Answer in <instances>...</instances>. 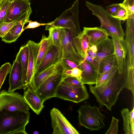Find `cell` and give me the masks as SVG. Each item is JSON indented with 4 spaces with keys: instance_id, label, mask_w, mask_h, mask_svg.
Instances as JSON below:
<instances>
[{
    "instance_id": "6da1fadb",
    "label": "cell",
    "mask_w": 134,
    "mask_h": 134,
    "mask_svg": "<svg viewBox=\"0 0 134 134\" xmlns=\"http://www.w3.org/2000/svg\"><path fill=\"white\" fill-rule=\"evenodd\" d=\"M89 90L98 102L100 108L104 106L111 111L120 92L126 87L125 72L121 75L118 72L105 82L97 86L89 85Z\"/></svg>"
},
{
    "instance_id": "7a4b0ae2",
    "label": "cell",
    "mask_w": 134,
    "mask_h": 134,
    "mask_svg": "<svg viewBox=\"0 0 134 134\" xmlns=\"http://www.w3.org/2000/svg\"><path fill=\"white\" fill-rule=\"evenodd\" d=\"M30 113L20 110H3L0 112V134H27L25 128Z\"/></svg>"
},
{
    "instance_id": "3957f363",
    "label": "cell",
    "mask_w": 134,
    "mask_h": 134,
    "mask_svg": "<svg viewBox=\"0 0 134 134\" xmlns=\"http://www.w3.org/2000/svg\"><path fill=\"white\" fill-rule=\"evenodd\" d=\"M85 5L93 15L99 20L101 24L100 27L104 29L111 37L120 39L124 38L125 33L121 24V20L112 16L99 5L93 4L86 1Z\"/></svg>"
},
{
    "instance_id": "277c9868",
    "label": "cell",
    "mask_w": 134,
    "mask_h": 134,
    "mask_svg": "<svg viewBox=\"0 0 134 134\" xmlns=\"http://www.w3.org/2000/svg\"><path fill=\"white\" fill-rule=\"evenodd\" d=\"M125 40L127 52L126 55V88L134 96V14L130 15L127 20Z\"/></svg>"
},
{
    "instance_id": "5b68a950",
    "label": "cell",
    "mask_w": 134,
    "mask_h": 134,
    "mask_svg": "<svg viewBox=\"0 0 134 134\" xmlns=\"http://www.w3.org/2000/svg\"><path fill=\"white\" fill-rule=\"evenodd\" d=\"M77 112L79 124L91 131L98 130L105 126L103 120L105 116L96 105L92 106L85 101L80 107Z\"/></svg>"
},
{
    "instance_id": "8992f818",
    "label": "cell",
    "mask_w": 134,
    "mask_h": 134,
    "mask_svg": "<svg viewBox=\"0 0 134 134\" xmlns=\"http://www.w3.org/2000/svg\"><path fill=\"white\" fill-rule=\"evenodd\" d=\"M79 0H76L70 8L46 25L62 27L76 35L80 33L82 31L79 19Z\"/></svg>"
},
{
    "instance_id": "52a82bcc",
    "label": "cell",
    "mask_w": 134,
    "mask_h": 134,
    "mask_svg": "<svg viewBox=\"0 0 134 134\" xmlns=\"http://www.w3.org/2000/svg\"><path fill=\"white\" fill-rule=\"evenodd\" d=\"M54 97L78 103L88 99L89 95L86 87H75L62 80L58 86Z\"/></svg>"
},
{
    "instance_id": "ba28073f",
    "label": "cell",
    "mask_w": 134,
    "mask_h": 134,
    "mask_svg": "<svg viewBox=\"0 0 134 134\" xmlns=\"http://www.w3.org/2000/svg\"><path fill=\"white\" fill-rule=\"evenodd\" d=\"M32 13L29 0H11L4 22L28 23Z\"/></svg>"
},
{
    "instance_id": "9c48e42d",
    "label": "cell",
    "mask_w": 134,
    "mask_h": 134,
    "mask_svg": "<svg viewBox=\"0 0 134 134\" xmlns=\"http://www.w3.org/2000/svg\"><path fill=\"white\" fill-rule=\"evenodd\" d=\"M58 69L46 80L35 91L43 102L54 97L57 87L62 80L64 68L60 62Z\"/></svg>"
},
{
    "instance_id": "30bf717a",
    "label": "cell",
    "mask_w": 134,
    "mask_h": 134,
    "mask_svg": "<svg viewBox=\"0 0 134 134\" xmlns=\"http://www.w3.org/2000/svg\"><path fill=\"white\" fill-rule=\"evenodd\" d=\"M3 110L28 111L29 107L19 93L3 90L0 94V112Z\"/></svg>"
},
{
    "instance_id": "8fae6325",
    "label": "cell",
    "mask_w": 134,
    "mask_h": 134,
    "mask_svg": "<svg viewBox=\"0 0 134 134\" xmlns=\"http://www.w3.org/2000/svg\"><path fill=\"white\" fill-rule=\"evenodd\" d=\"M51 126L54 134H79L76 130L57 109L54 108L50 111Z\"/></svg>"
},
{
    "instance_id": "7c38bea8",
    "label": "cell",
    "mask_w": 134,
    "mask_h": 134,
    "mask_svg": "<svg viewBox=\"0 0 134 134\" xmlns=\"http://www.w3.org/2000/svg\"><path fill=\"white\" fill-rule=\"evenodd\" d=\"M76 35L71 31L63 28L61 44L63 53V58L71 60L78 64L84 59L77 52L74 45L72 38Z\"/></svg>"
},
{
    "instance_id": "4fadbf2b",
    "label": "cell",
    "mask_w": 134,
    "mask_h": 134,
    "mask_svg": "<svg viewBox=\"0 0 134 134\" xmlns=\"http://www.w3.org/2000/svg\"><path fill=\"white\" fill-rule=\"evenodd\" d=\"M29 50L28 65L27 73V88L34 90V79L40 43L29 40L26 44Z\"/></svg>"
},
{
    "instance_id": "5bb4252c",
    "label": "cell",
    "mask_w": 134,
    "mask_h": 134,
    "mask_svg": "<svg viewBox=\"0 0 134 134\" xmlns=\"http://www.w3.org/2000/svg\"><path fill=\"white\" fill-rule=\"evenodd\" d=\"M62 58L63 53L61 47H57L52 44L36 69L35 75L52 65L57 64L61 62Z\"/></svg>"
},
{
    "instance_id": "9a60e30c",
    "label": "cell",
    "mask_w": 134,
    "mask_h": 134,
    "mask_svg": "<svg viewBox=\"0 0 134 134\" xmlns=\"http://www.w3.org/2000/svg\"><path fill=\"white\" fill-rule=\"evenodd\" d=\"M9 78V87L8 91L13 92L17 89H23L24 87L22 82V71L19 58L17 54L10 72Z\"/></svg>"
},
{
    "instance_id": "2e32d148",
    "label": "cell",
    "mask_w": 134,
    "mask_h": 134,
    "mask_svg": "<svg viewBox=\"0 0 134 134\" xmlns=\"http://www.w3.org/2000/svg\"><path fill=\"white\" fill-rule=\"evenodd\" d=\"M114 47V53L117 62L118 72L120 75L124 73V61L127 52V48L125 39L124 38L119 39L112 37Z\"/></svg>"
},
{
    "instance_id": "e0dca14e",
    "label": "cell",
    "mask_w": 134,
    "mask_h": 134,
    "mask_svg": "<svg viewBox=\"0 0 134 134\" xmlns=\"http://www.w3.org/2000/svg\"><path fill=\"white\" fill-rule=\"evenodd\" d=\"M78 67L82 71L80 81L83 84L92 85L96 83L99 77L98 72L88 62L83 60Z\"/></svg>"
},
{
    "instance_id": "ac0fdd59",
    "label": "cell",
    "mask_w": 134,
    "mask_h": 134,
    "mask_svg": "<svg viewBox=\"0 0 134 134\" xmlns=\"http://www.w3.org/2000/svg\"><path fill=\"white\" fill-rule=\"evenodd\" d=\"M27 88L24 92L23 96L24 99L29 108L38 115L44 107V102L34 90Z\"/></svg>"
},
{
    "instance_id": "d6986e66",
    "label": "cell",
    "mask_w": 134,
    "mask_h": 134,
    "mask_svg": "<svg viewBox=\"0 0 134 134\" xmlns=\"http://www.w3.org/2000/svg\"><path fill=\"white\" fill-rule=\"evenodd\" d=\"M83 31L88 38L89 47L97 46L108 37V34L104 29L100 27H84Z\"/></svg>"
},
{
    "instance_id": "ffe728a7",
    "label": "cell",
    "mask_w": 134,
    "mask_h": 134,
    "mask_svg": "<svg viewBox=\"0 0 134 134\" xmlns=\"http://www.w3.org/2000/svg\"><path fill=\"white\" fill-rule=\"evenodd\" d=\"M96 46L97 51L95 59L99 68L100 62L103 59L114 54V44L112 38L108 37Z\"/></svg>"
},
{
    "instance_id": "44dd1931",
    "label": "cell",
    "mask_w": 134,
    "mask_h": 134,
    "mask_svg": "<svg viewBox=\"0 0 134 134\" xmlns=\"http://www.w3.org/2000/svg\"><path fill=\"white\" fill-rule=\"evenodd\" d=\"M74 47L78 54L84 59L87 50L89 47V41L86 34L83 31L72 38Z\"/></svg>"
},
{
    "instance_id": "7402d4cb",
    "label": "cell",
    "mask_w": 134,
    "mask_h": 134,
    "mask_svg": "<svg viewBox=\"0 0 134 134\" xmlns=\"http://www.w3.org/2000/svg\"><path fill=\"white\" fill-rule=\"evenodd\" d=\"M17 55L20 60L22 71V82L25 90L27 88V73L29 57V50L26 44L20 47Z\"/></svg>"
},
{
    "instance_id": "603a6c76",
    "label": "cell",
    "mask_w": 134,
    "mask_h": 134,
    "mask_svg": "<svg viewBox=\"0 0 134 134\" xmlns=\"http://www.w3.org/2000/svg\"><path fill=\"white\" fill-rule=\"evenodd\" d=\"M123 120V129L126 134L134 133V108L130 111L128 108L121 111Z\"/></svg>"
},
{
    "instance_id": "cb8c5ba5",
    "label": "cell",
    "mask_w": 134,
    "mask_h": 134,
    "mask_svg": "<svg viewBox=\"0 0 134 134\" xmlns=\"http://www.w3.org/2000/svg\"><path fill=\"white\" fill-rule=\"evenodd\" d=\"M27 23L25 21H20L17 23L8 33L2 38V40L7 43L15 42L24 31V25Z\"/></svg>"
},
{
    "instance_id": "d4e9b609",
    "label": "cell",
    "mask_w": 134,
    "mask_h": 134,
    "mask_svg": "<svg viewBox=\"0 0 134 134\" xmlns=\"http://www.w3.org/2000/svg\"><path fill=\"white\" fill-rule=\"evenodd\" d=\"M59 63L52 65L41 72L35 75L34 79V89L35 91L48 78L59 69Z\"/></svg>"
},
{
    "instance_id": "484cf974",
    "label": "cell",
    "mask_w": 134,
    "mask_h": 134,
    "mask_svg": "<svg viewBox=\"0 0 134 134\" xmlns=\"http://www.w3.org/2000/svg\"><path fill=\"white\" fill-rule=\"evenodd\" d=\"M63 28L61 27L46 26L45 30L49 31L48 37L54 45L61 47Z\"/></svg>"
},
{
    "instance_id": "4316f807",
    "label": "cell",
    "mask_w": 134,
    "mask_h": 134,
    "mask_svg": "<svg viewBox=\"0 0 134 134\" xmlns=\"http://www.w3.org/2000/svg\"><path fill=\"white\" fill-rule=\"evenodd\" d=\"M40 43L38 57L36 65L35 72L49 48L53 44L49 38L42 35Z\"/></svg>"
},
{
    "instance_id": "83f0119b",
    "label": "cell",
    "mask_w": 134,
    "mask_h": 134,
    "mask_svg": "<svg viewBox=\"0 0 134 134\" xmlns=\"http://www.w3.org/2000/svg\"><path fill=\"white\" fill-rule=\"evenodd\" d=\"M115 65H117V62L114 54L103 59L99 64L98 78L101 75Z\"/></svg>"
},
{
    "instance_id": "f1b7e54d",
    "label": "cell",
    "mask_w": 134,
    "mask_h": 134,
    "mask_svg": "<svg viewBox=\"0 0 134 134\" xmlns=\"http://www.w3.org/2000/svg\"><path fill=\"white\" fill-rule=\"evenodd\" d=\"M117 72V65L113 66L109 70L105 72L99 77L95 86H98L105 82L114 76Z\"/></svg>"
},
{
    "instance_id": "f546056e",
    "label": "cell",
    "mask_w": 134,
    "mask_h": 134,
    "mask_svg": "<svg viewBox=\"0 0 134 134\" xmlns=\"http://www.w3.org/2000/svg\"><path fill=\"white\" fill-rule=\"evenodd\" d=\"M12 65L9 62L2 65L0 68V94L1 88L7 75L10 73Z\"/></svg>"
},
{
    "instance_id": "4dcf8cb0",
    "label": "cell",
    "mask_w": 134,
    "mask_h": 134,
    "mask_svg": "<svg viewBox=\"0 0 134 134\" xmlns=\"http://www.w3.org/2000/svg\"><path fill=\"white\" fill-rule=\"evenodd\" d=\"M120 7L113 17L121 20H127L129 16V12L127 8L122 3H120Z\"/></svg>"
},
{
    "instance_id": "1f68e13d",
    "label": "cell",
    "mask_w": 134,
    "mask_h": 134,
    "mask_svg": "<svg viewBox=\"0 0 134 134\" xmlns=\"http://www.w3.org/2000/svg\"><path fill=\"white\" fill-rule=\"evenodd\" d=\"M11 0H5L0 4V25L4 22Z\"/></svg>"
},
{
    "instance_id": "d6a6232c",
    "label": "cell",
    "mask_w": 134,
    "mask_h": 134,
    "mask_svg": "<svg viewBox=\"0 0 134 134\" xmlns=\"http://www.w3.org/2000/svg\"><path fill=\"white\" fill-rule=\"evenodd\" d=\"M16 23L14 22H3L0 25V37L2 38L4 37Z\"/></svg>"
},
{
    "instance_id": "836d02e7",
    "label": "cell",
    "mask_w": 134,
    "mask_h": 134,
    "mask_svg": "<svg viewBox=\"0 0 134 134\" xmlns=\"http://www.w3.org/2000/svg\"><path fill=\"white\" fill-rule=\"evenodd\" d=\"M63 80L65 82L75 87H81L84 85V84L78 79L72 77L63 76Z\"/></svg>"
},
{
    "instance_id": "e575fe53",
    "label": "cell",
    "mask_w": 134,
    "mask_h": 134,
    "mask_svg": "<svg viewBox=\"0 0 134 134\" xmlns=\"http://www.w3.org/2000/svg\"><path fill=\"white\" fill-rule=\"evenodd\" d=\"M119 120L113 116L110 126L105 134H117L118 129V123Z\"/></svg>"
},
{
    "instance_id": "d590c367",
    "label": "cell",
    "mask_w": 134,
    "mask_h": 134,
    "mask_svg": "<svg viewBox=\"0 0 134 134\" xmlns=\"http://www.w3.org/2000/svg\"><path fill=\"white\" fill-rule=\"evenodd\" d=\"M60 62L64 69H71L79 66L78 64L71 60L66 58H62Z\"/></svg>"
},
{
    "instance_id": "8d00e7d4",
    "label": "cell",
    "mask_w": 134,
    "mask_h": 134,
    "mask_svg": "<svg viewBox=\"0 0 134 134\" xmlns=\"http://www.w3.org/2000/svg\"><path fill=\"white\" fill-rule=\"evenodd\" d=\"M120 7V3H115L106 6L105 10L113 16L117 12Z\"/></svg>"
},
{
    "instance_id": "74e56055",
    "label": "cell",
    "mask_w": 134,
    "mask_h": 134,
    "mask_svg": "<svg viewBox=\"0 0 134 134\" xmlns=\"http://www.w3.org/2000/svg\"><path fill=\"white\" fill-rule=\"evenodd\" d=\"M83 60H86L88 62L94 69L97 71L98 74L99 68L95 58L89 56L86 52L85 57Z\"/></svg>"
},
{
    "instance_id": "f35d334b",
    "label": "cell",
    "mask_w": 134,
    "mask_h": 134,
    "mask_svg": "<svg viewBox=\"0 0 134 134\" xmlns=\"http://www.w3.org/2000/svg\"><path fill=\"white\" fill-rule=\"evenodd\" d=\"M122 4L128 10L129 15L134 14V0H124Z\"/></svg>"
},
{
    "instance_id": "ab89813d",
    "label": "cell",
    "mask_w": 134,
    "mask_h": 134,
    "mask_svg": "<svg viewBox=\"0 0 134 134\" xmlns=\"http://www.w3.org/2000/svg\"><path fill=\"white\" fill-rule=\"evenodd\" d=\"M82 71L78 67H76L70 70L69 76L76 78L80 81L81 79Z\"/></svg>"
},
{
    "instance_id": "60d3db41",
    "label": "cell",
    "mask_w": 134,
    "mask_h": 134,
    "mask_svg": "<svg viewBox=\"0 0 134 134\" xmlns=\"http://www.w3.org/2000/svg\"><path fill=\"white\" fill-rule=\"evenodd\" d=\"M28 23V24L24 28V30L27 29H33L38 27L40 26H44L48 24V23H40L36 21H32L31 20H29Z\"/></svg>"
},
{
    "instance_id": "b9f144b4",
    "label": "cell",
    "mask_w": 134,
    "mask_h": 134,
    "mask_svg": "<svg viewBox=\"0 0 134 134\" xmlns=\"http://www.w3.org/2000/svg\"><path fill=\"white\" fill-rule=\"evenodd\" d=\"M86 53L88 56L91 57L95 58L96 57V53L94 52L89 48L87 49Z\"/></svg>"
},
{
    "instance_id": "7bdbcfd3",
    "label": "cell",
    "mask_w": 134,
    "mask_h": 134,
    "mask_svg": "<svg viewBox=\"0 0 134 134\" xmlns=\"http://www.w3.org/2000/svg\"><path fill=\"white\" fill-rule=\"evenodd\" d=\"M88 48L90 49L91 50L94 52L96 53L97 51V46L96 45H92L89 47Z\"/></svg>"
},
{
    "instance_id": "ee69618b",
    "label": "cell",
    "mask_w": 134,
    "mask_h": 134,
    "mask_svg": "<svg viewBox=\"0 0 134 134\" xmlns=\"http://www.w3.org/2000/svg\"><path fill=\"white\" fill-rule=\"evenodd\" d=\"M33 133L34 134H38V132L37 131H34Z\"/></svg>"
},
{
    "instance_id": "f6af8a7d",
    "label": "cell",
    "mask_w": 134,
    "mask_h": 134,
    "mask_svg": "<svg viewBox=\"0 0 134 134\" xmlns=\"http://www.w3.org/2000/svg\"><path fill=\"white\" fill-rule=\"evenodd\" d=\"M4 1L3 0H0V4H2Z\"/></svg>"
},
{
    "instance_id": "bcb514c9",
    "label": "cell",
    "mask_w": 134,
    "mask_h": 134,
    "mask_svg": "<svg viewBox=\"0 0 134 134\" xmlns=\"http://www.w3.org/2000/svg\"><path fill=\"white\" fill-rule=\"evenodd\" d=\"M3 0L4 1V0Z\"/></svg>"
}]
</instances>
